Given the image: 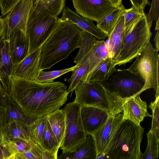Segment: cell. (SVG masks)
<instances>
[{"mask_svg":"<svg viewBox=\"0 0 159 159\" xmlns=\"http://www.w3.org/2000/svg\"><path fill=\"white\" fill-rule=\"evenodd\" d=\"M9 93L12 99L28 115L40 117L58 109L66 102L69 93L61 82L42 83L11 77Z\"/></svg>","mask_w":159,"mask_h":159,"instance_id":"1","label":"cell"},{"mask_svg":"<svg viewBox=\"0 0 159 159\" xmlns=\"http://www.w3.org/2000/svg\"><path fill=\"white\" fill-rule=\"evenodd\" d=\"M83 30L70 21L60 19L41 47L40 71L50 69L79 48Z\"/></svg>","mask_w":159,"mask_h":159,"instance_id":"2","label":"cell"},{"mask_svg":"<svg viewBox=\"0 0 159 159\" xmlns=\"http://www.w3.org/2000/svg\"><path fill=\"white\" fill-rule=\"evenodd\" d=\"M74 90L75 98L73 102L81 107L100 109L110 115L122 112L123 105L131 98H123L118 93L110 92L98 82L81 81Z\"/></svg>","mask_w":159,"mask_h":159,"instance_id":"3","label":"cell"},{"mask_svg":"<svg viewBox=\"0 0 159 159\" xmlns=\"http://www.w3.org/2000/svg\"><path fill=\"white\" fill-rule=\"evenodd\" d=\"M144 129L127 120L118 126L105 152L107 159H142L140 149Z\"/></svg>","mask_w":159,"mask_h":159,"instance_id":"4","label":"cell"},{"mask_svg":"<svg viewBox=\"0 0 159 159\" xmlns=\"http://www.w3.org/2000/svg\"><path fill=\"white\" fill-rule=\"evenodd\" d=\"M152 26L146 16L136 20L124 35L119 54L112 61L115 66L130 62L140 53L150 42L152 35Z\"/></svg>","mask_w":159,"mask_h":159,"instance_id":"5","label":"cell"},{"mask_svg":"<svg viewBox=\"0 0 159 159\" xmlns=\"http://www.w3.org/2000/svg\"><path fill=\"white\" fill-rule=\"evenodd\" d=\"M149 42L146 47L136 57L128 70L139 77L144 82L139 93L150 88L155 89V96H159V55Z\"/></svg>","mask_w":159,"mask_h":159,"instance_id":"6","label":"cell"},{"mask_svg":"<svg viewBox=\"0 0 159 159\" xmlns=\"http://www.w3.org/2000/svg\"><path fill=\"white\" fill-rule=\"evenodd\" d=\"M79 104L73 102L67 104L61 109L65 119L64 136L60 147L62 152L75 151L86 140L88 135L84 129Z\"/></svg>","mask_w":159,"mask_h":159,"instance_id":"7","label":"cell"},{"mask_svg":"<svg viewBox=\"0 0 159 159\" xmlns=\"http://www.w3.org/2000/svg\"><path fill=\"white\" fill-rule=\"evenodd\" d=\"M60 19L58 17L37 12L32 7L25 30L30 42L29 54L41 47L55 28Z\"/></svg>","mask_w":159,"mask_h":159,"instance_id":"8","label":"cell"},{"mask_svg":"<svg viewBox=\"0 0 159 159\" xmlns=\"http://www.w3.org/2000/svg\"><path fill=\"white\" fill-rule=\"evenodd\" d=\"M99 82L110 92L124 98L139 94L144 84L139 77L127 69L116 68L106 80Z\"/></svg>","mask_w":159,"mask_h":159,"instance_id":"9","label":"cell"},{"mask_svg":"<svg viewBox=\"0 0 159 159\" xmlns=\"http://www.w3.org/2000/svg\"><path fill=\"white\" fill-rule=\"evenodd\" d=\"M72 2L78 14L97 23L123 5L121 0H73Z\"/></svg>","mask_w":159,"mask_h":159,"instance_id":"10","label":"cell"},{"mask_svg":"<svg viewBox=\"0 0 159 159\" xmlns=\"http://www.w3.org/2000/svg\"><path fill=\"white\" fill-rule=\"evenodd\" d=\"M33 4V0H19L3 19L6 25L7 37L16 28H19L25 32L27 22Z\"/></svg>","mask_w":159,"mask_h":159,"instance_id":"11","label":"cell"},{"mask_svg":"<svg viewBox=\"0 0 159 159\" xmlns=\"http://www.w3.org/2000/svg\"><path fill=\"white\" fill-rule=\"evenodd\" d=\"M41 47L36 49L20 62L13 64L11 77L35 80L40 71Z\"/></svg>","mask_w":159,"mask_h":159,"instance_id":"12","label":"cell"},{"mask_svg":"<svg viewBox=\"0 0 159 159\" xmlns=\"http://www.w3.org/2000/svg\"><path fill=\"white\" fill-rule=\"evenodd\" d=\"M122 120V114L120 113L110 116L104 124L91 134L94 140L97 156L105 152Z\"/></svg>","mask_w":159,"mask_h":159,"instance_id":"13","label":"cell"},{"mask_svg":"<svg viewBox=\"0 0 159 159\" xmlns=\"http://www.w3.org/2000/svg\"><path fill=\"white\" fill-rule=\"evenodd\" d=\"M7 37L13 63H18L29 54V39L25 32L18 28L14 29Z\"/></svg>","mask_w":159,"mask_h":159,"instance_id":"14","label":"cell"},{"mask_svg":"<svg viewBox=\"0 0 159 159\" xmlns=\"http://www.w3.org/2000/svg\"><path fill=\"white\" fill-rule=\"evenodd\" d=\"M140 95L130 98L123 105L122 120H129L139 125L145 117H152L148 112L146 102L141 100Z\"/></svg>","mask_w":159,"mask_h":159,"instance_id":"15","label":"cell"},{"mask_svg":"<svg viewBox=\"0 0 159 159\" xmlns=\"http://www.w3.org/2000/svg\"><path fill=\"white\" fill-rule=\"evenodd\" d=\"M6 31L0 38V81L3 88L9 93L11 75L13 66Z\"/></svg>","mask_w":159,"mask_h":159,"instance_id":"16","label":"cell"},{"mask_svg":"<svg viewBox=\"0 0 159 159\" xmlns=\"http://www.w3.org/2000/svg\"><path fill=\"white\" fill-rule=\"evenodd\" d=\"M80 115L84 130L87 135L98 129L111 116L102 110L92 107H81Z\"/></svg>","mask_w":159,"mask_h":159,"instance_id":"17","label":"cell"},{"mask_svg":"<svg viewBox=\"0 0 159 159\" xmlns=\"http://www.w3.org/2000/svg\"><path fill=\"white\" fill-rule=\"evenodd\" d=\"M60 20L62 21H70L82 30L89 33L98 40H104L107 36L102 32L93 22V21L80 16L76 12L67 7L63 9Z\"/></svg>","mask_w":159,"mask_h":159,"instance_id":"18","label":"cell"},{"mask_svg":"<svg viewBox=\"0 0 159 159\" xmlns=\"http://www.w3.org/2000/svg\"><path fill=\"white\" fill-rule=\"evenodd\" d=\"M4 95L5 123L16 120L29 125L39 118L30 116L23 112L9 94L5 91Z\"/></svg>","mask_w":159,"mask_h":159,"instance_id":"19","label":"cell"},{"mask_svg":"<svg viewBox=\"0 0 159 159\" xmlns=\"http://www.w3.org/2000/svg\"><path fill=\"white\" fill-rule=\"evenodd\" d=\"M124 34V18L121 16L108 36L107 44L109 57L112 61L118 55Z\"/></svg>","mask_w":159,"mask_h":159,"instance_id":"20","label":"cell"},{"mask_svg":"<svg viewBox=\"0 0 159 159\" xmlns=\"http://www.w3.org/2000/svg\"><path fill=\"white\" fill-rule=\"evenodd\" d=\"M97 150L94 139L87 135L85 142L73 152H62L57 159H96Z\"/></svg>","mask_w":159,"mask_h":159,"instance_id":"21","label":"cell"},{"mask_svg":"<svg viewBox=\"0 0 159 159\" xmlns=\"http://www.w3.org/2000/svg\"><path fill=\"white\" fill-rule=\"evenodd\" d=\"M108 57H109V53L105 41L104 40H98L79 63L86 61H89V74L100 62Z\"/></svg>","mask_w":159,"mask_h":159,"instance_id":"22","label":"cell"},{"mask_svg":"<svg viewBox=\"0 0 159 159\" xmlns=\"http://www.w3.org/2000/svg\"><path fill=\"white\" fill-rule=\"evenodd\" d=\"M29 125L16 120L7 123L2 129V138L4 139L19 138L32 141L30 135Z\"/></svg>","mask_w":159,"mask_h":159,"instance_id":"23","label":"cell"},{"mask_svg":"<svg viewBox=\"0 0 159 159\" xmlns=\"http://www.w3.org/2000/svg\"><path fill=\"white\" fill-rule=\"evenodd\" d=\"M54 133L60 148L63 141L65 129V119L61 109L56 110L46 116Z\"/></svg>","mask_w":159,"mask_h":159,"instance_id":"24","label":"cell"},{"mask_svg":"<svg viewBox=\"0 0 159 159\" xmlns=\"http://www.w3.org/2000/svg\"><path fill=\"white\" fill-rule=\"evenodd\" d=\"M115 68V66L112 61L108 57L100 62L82 81L98 82L104 81L108 78Z\"/></svg>","mask_w":159,"mask_h":159,"instance_id":"25","label":"cell"},{"mask_svg":"<svg viewBox=\"0 0 159 159\" xmlns=\"http://www.w3.org/2000/svg\"><path fill=\"white\" fill-rule=\"evenodd\" d=\"M65 0H33V8L36 11L58 17L65 7Z\"/></svg>","mask_w":159,"mask_h":159,"instance_id":"26","label":"cell"},{"mask_svg":"<svg viewBox=\"0 0 159 159\" xmlns=\"http://www.w3.org/2000/svg\"><path fill=\"white\" fill-rule=\"evenodd\" d=\"M125 9L123 5L115 9L97 23L96 26L108 37L119 19L123 16Z\"/></svg>","mask_w":159,"mask_h":159,"instance_id":"27","label":"cell"},{"mask_svg":"<svg viewBox=\"0 0 159 159\" xmlns=\"http://www.w3.org/2000/svg\"><path fill=\"white\" fill-rule=\"evenodd\" d=\"M78 65L79 66L72 71L71 77L69 79H65V80L69 83L67 91L69 93L71 92L70 97L78 84L84 79L89 72V64L88 61Z\"/></svg>","mask_w":159,"mask_h":159,"instance_id":"28","label":"cell"},{"mask_svg":"<svg viewBox=\"0 0 159 159\" xmlns=\"http://www.w3.org/2000/svg\"><path fill=\"white\" fill-rule=\"evenodd\" d=\"M41 146L43 150L52 153L58 151L59 148L56 137L46 118L42 137Z\"/></svg>","mask_w":159,"mask_h":159,"instance_id":"29","label":"cell"},{"mask_svg":"<svg viewBox=\"0 0 159 159\" xmlns=\"http://www.w3.org/2000/svg\"><path fill=\"white\" fill-rule=\"evenodd\" d=\"M98 40L93 35L83 30L79 50L74 58V62L79 64Z\"/></svg>","mask_w":159,"mask_h":159,"instance_id":"30","label":"cell"},{"mask_svg":"<svg viewBox=\"0 0 159 159\" xmlns=\"http://www.w3.org/2000/svg\"><path fill=\"white\" fill-rule=\"evenodd\" d=\"M2 139L12 154H16L24 152L30 150L34 146L37 145L32 141L19 138L4 139L2 138Z\"/></svg>","mask_w":159,"mask_h":159,"instance_id":"31","label":"cell"},{"mask_svg":"<svg viewBox=\"0 0 159 159\" xmlns=\"http://www.w3.org/2000/svg\"><path fill=\"white\" fill-rule=\"evenodd\" d=\"M46 120V116L39 117L29 125V134L31 141L41 147L42 137Z\"/></svg>","mask_w":159,"mask_h":159,"instance_id":"32","label":"cell"},{"mask_svg":"<svg viewBox=\"0 0 159 159\" xmlns=\"http://www.w3.org/2000/svg\"><path fill=\"white\" fill-rule=\"evenodd\" d=\"M146 15L143 10L133 6L130 8L125 9L123 15L124 18V35L128 32L136 20Z\"/></svg>","mask_w":159,"mask_h":159,"instance_id":"33","label":"cell"},{"mask_svg":"<svg viewBox=\"0 0 159 159\" xmlns=\"http://www.w3.org/2000/svg\"><path fill=\"white\" fill-rule=\"evenodd\" d=\"M79 66V65L65 69L52 70L49 71H39L38 76L35 80L42 83H48L52 82L55 79L70 71H72Z\"/></svg>","mask_w":159,"mask_h":159,"instance_id":"34","label":"cell"},{"mask_svg":"<svg viewBox=\"0 0 159 159\" xmlns=\"http://www.w3.org/2000/svg\"><path fill=\"white\" fill-rule=\"evenodd\" d=\"M148 144L142 159H158L159 142L153 134L149 131L147 134Z\"/></svg>","mask_w":159,"mask_h":159,"instance_id":"35","label":"cell"},{"mask_svg":"<svg viewBox=\"0 0 159 159\" xmlns=\"http://www.w3.org/2000/svg\"><path fill=\"white\" fill-rule=\"evenodd\" d=\"M148 107L152 112V126L149 131L159 140V96H155V101L151 102Z\"/></svg>","mask_w":159,"mask_h":159,"instance_id":"36","label":"cell"},{"mask_svg":"<svg viewBox=\"0 0 159 159\" xmlns=\"http://www.w3.org/2000/svg\"><path fill=\"white\" fill-rule=\"evenodd\" d=\"M43 150L41 147L35 145L29 150L15 155L26 159H42Z\"/></svg>","mask_w":159,"mask_h":159,"instance_id":"37","label":"cell"},{"mask_svg":"<svg viewBox=\"0 0 159 159\" xmlns=\"http://www.w3.org/2000/svg\"><path fill=\"white\" fill-rule=\"evenodd\" d=\"M159 0L152 1L149 11L146 14V17L148 23L152 26V22L159 21Z\"/></svg>","mask_w":159,"mask_h":159,"instance_id":"38","label":"cell"},{"mask_svg":"<svg viewBox=\"0 0 159 159\" xmlns=\"http://www.w3.org/2000/svg\"><path fill=\"white\" fill-rule=\"evenodd\" d=\"M19 1V0H0V8L2 16L6 15Z\"/></svg>","mask_w":159,"mask_h":159,"instance_id":"39","label":"cell"},{"mask_svg":"<svg viewBox=\"0 0 159 159\" xmlns=\"http://www.w3.org/2000/svg\"><path fill=\"white\" fill-rule=\"evenodd\" d=\"M12 154L2 139L0 140V159H5Z\"/></svg>","mask_w":159,"mask_h":159,"instance_id":"40","label":"cell"},{"mask_svg":"<svg viewBox=\"0 0 159 159\" xmlns=\"http://www.w3.org/2000/svg\"><path fill=\"white\" fill-rule=\"evenodd\" d=\"M132 6L144 10L147 5L150 4L148 0H130Z\"/></svg>","mask_w":159,"mask_h":159,"instance_id":"41","label":"cell"},{"mask_svg":"<svg viewBox=\"0 0 159 159\" xmlns=\"http://www.w3.org/2000/svg\"><path fill=\"white\" fill-rule=\"evenodd\" d=\"M5 109L0 107V140L2 139V131L5 124Z\"/></svg>","mask_w":159,"mask_h":159,"instance_id":"42","label":"cell"},{"mask_svg":"<svg viewBox=\"0 0 159 159\" xmlns=\"http://www.w3.org/2000/svg\"><path fill=\"white\" fill-rule=\"evenodd\" d=\"M57 152L52 153L43 150L42 159H57Z\"/></svg>","mask_w":159,"mask_h":159,"instance_id":"43","label":"cell"},{"mask_svg":"<svg viewBox=\"0 0 159 159\" xmlns=\"http://www.w3.org/2000/svg\"><path fill=\"white\" fill-rule=\"evenodd\" d=\"M4 91L0 82V107H1L4 108Z\"/></svg>","mask_w":159,"mask_h":159,"instance_id":"44","label":"cell"},{"mask_svg":"<svg viewBox=\"0 0 159 159\" xmlns=\"http://www.w3.org/2000/svg\"><path fill=\"white\" fill-rule=\"evenodd\" d=\"M6 31V25L3 19L0 16V38L4 34Z\"/></svg>","mask_w":159,"mask_h":159,"instance_id":"45","label":"cell"},{"mask_svg":"<svg viewBox=\"0 0 159 159\" xmlns=\"http://www.w3.org/2000/svg\"><path fill=\"white\" fill-rule=\"evenodd\" d=\"M154 41L155 42L156 47L155 49L158 52L159 50V30L157 31L154 39Z\"/></svg>","mask_w":159,"mask_h":159,"instance_id":"46","label":"cell"},{"mask_svg":"<svg viewBox=\"0 0 159 159\" xmlns=\"http://www.w3.org/2000/svg\"><path fill=\"white\" fill-rule=\"evenodd\" d=\"M96 159H107L105 152H103L97 156Z\"/></svg>","mask_w":159,"mask_h":159,"instance_id":"47","label":"cell"},{"mask_svg":"<svg viewBox=\"0 0 159 159\" xmlns=\"http://www.w3.org/2000/svg\"><path fill=\"white\" fill-rule=\"evenodd\" d=\"M15 157V154H12L11 156L5 159H14Z\"/></svg>","mask_w":159,"mask_h":159,"instance_id":"48","label":"cell"},{"mask_svg":"<svg viewBox=\"0 0 159 159\" xmlns=\"http://www.w3.org/2000/svg\"><path fill=\"white\" fill-rule=\"evenodd\" d=\"M15 159H26L25 158H24L22 157L16 155H15Z\"/></svg>","mask_w":159,"mask_h":159,"instance_id":"49","label":"cell"},{"mask_svg":"<svg viewBox=\"0 0 159 159\" xmlns=\"http://www.w3.org/2000/svg\"><path fill=\"white\" fill-rule=\"evenodd\" d=\"M1 81V79L0 78V81Z\"/></svg>","mask_w":159,"mask_h":159,"instance_id":"50","label":"cell"},{"mask_svg":"<svg viewBox=\"0 0 159 159\" xmlns=\"http://www.w3.org/2000/svg\"><path fill=\"white\" fill-rule=\"evenodd\" d=\"M14 159H15V158H14Z\"/></svg>","mask_w":159,"mask_h":159,"instance_id":"51","label":"cell"}]
</instances>
